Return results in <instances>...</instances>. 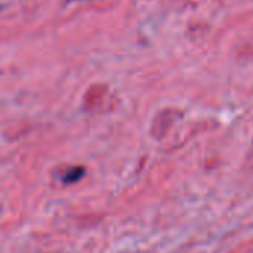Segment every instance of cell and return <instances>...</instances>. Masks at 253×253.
Wrapping results in <instances>:
<instances>
[{
	"label": "cell",
	"instance_id": "cell-1",
	"mask_svg": "<svg viewBox=\"0 0 253 253\" xmlns=\"http://www.w3.org/2000/svg\"><path fill=\"white\" fill-rule=\"evenodd\" d=\"M82 176H84V170H82L81 167H75V169L69 170V171L64 174V177H63V182H66V183H72V182H76V180H79Z\"/></svg>",
	"mask_w": 253,
	"mask_h": 253
}]
</instances>
